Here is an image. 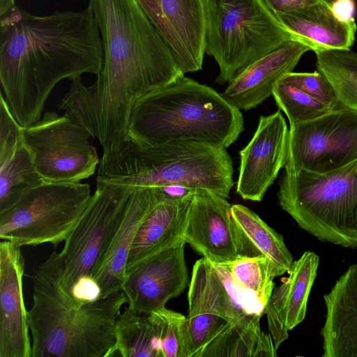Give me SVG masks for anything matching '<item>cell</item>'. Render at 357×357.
<instances>
[{
  "label": "cell",
  "mask_w": 357,
  "mask_h": 357,
  "mask_svg": "<svg viewBox=\"0 0 357 357\" xmlns=\"http://www.w3.org/2000/svg\"><path fill=\"white\" fill-rule=\"evenodd\" d=\"M0 17L1 93L21 126L41 119L60 81L100 73L102 39L89 6L36 16L15 6Z\"/></svg>",
  "instance_id": "6da1fadb"
},
{
  "label": "cell",
  "mask_w": 357,
  "mask_h": 357,
  "mask_svg": "<svg viewBox=\"0 0 357 357\" xmlns=\"http://www.w3.org/2000/svg\"><path fill=\"white\" fill-rule=\"evenodd\" d=\"M102 39L103 61L92 86L102 157L128 139L137 101L184 75L169 46L137 0H89Z\"/></svg>",
  "instance_id": "7a4b0ae2"
},
{
  "label": "cell",
  "mask_w": 357,
  "mask_h": 357,
  "mask_svg": "<svg viewBox=\"0 0 357 357\" xmlns=\"http://www.w3.org/2000/svg\"><path fill=\"white\" fill-rule=\"evenodd\" d=\"M240 109L213 89L180 77L135 103L128 139L140 144L192 140L227 148L243 131Z\"/></svg>",
  "instance_id": "3957f363"
},
{
  "label": "cell",
  "mask_w": 357,
  "mask_h": 357,
  "mask_svg": "<svg viewBox=\"0 0 357 357\" xmlns=\"http://www.w3.org/2000/svg\"><path fill=\"white\" fill-rule=\"evenodd\" d=\"M233 174L232 160L225 148L192 140L153 145L127 140L115 153L101 158L96 183L132 188L181 185L228 199Z\"/></svg>",
  "instance_id": "277c9868"
},
{
  "label": "cell",
  "mask_w": 357,
  "mask_h": 357,
  "mask_svg": "<svg viewBox=\"0 0 357 357\" xmlns=\"http://www.w3.org/2000/svg\"><path fill=\"white\" fill-rule=\"evenodd\" d=\"M33 305L27 312L31 357H107L115 344V327L124 291L82 306L65 303L50 283L35 274Z\"/></svg>",
  "instance_id": "5b68a950"
},
{
  "label": "cell",
  "mask_w": 357,
  "mask_h": 357,
  "mask_svg": "<svg viewBox=\"0 0 357 357\" xmlns=\"http://www.w3.org/2000/svg\"><path fill=\"white\" fill-rule=\"evenodd\" d=\"M278 198L302 229L323 242L357 248V159L334 171L283 172Z\"/></svg>",
  "instance_id": "8992f818"
},
{
  "label": "cell",
  "mask_w": 357,
  "mask_h": 357,
  "mask_svg": "<svg viewBox=\"0 0 357 357\" xmlns=\"http://www.w3.org/2000/svg\"><path fill=\"white\" fill-rule=\"evenodd\" d=\"M205 5L206 53L218 65V84L229 83L256 60L296 40L264 0H205Z\"/></svg>",
  "instance_id": "52a82bcc"
},
{
  "label": "cell",
  "mask_w": 357,
  "mask_h": 357,
  "mask_svg": "<svg viewBox=\"0 0 357 357\" xmlns=\"http://www.w3.org/2000/svg\"><path fill=\"white\" fill-rule=\"evenodd\" d=\"M133 189L96 183L89 204L61 251H54L38 266L36 274L50 283L64 302L83 305L73 298V289L80 279L91 277L125 216Z\"/></svg>",
  "instance_id": "ba28073f"
},
{
  "label": "cell",
  "mask_w": 357,
  "mask_h": 357,
  "mask_svg": "<svg viewBox=\"0 0 357 357\" xmlns=\"http://www.w3.org/2000/svg\"><path fill=\"white\" fill-rule=\"evenodd\" d=\"M92 195L88 183L43 182L0 212V238L21 247H56L75 227Z\"/></svg>",
  "instance_id": "9c48e42d"
},
{
  "label": "cell",
  "mask_w": 357,
  "mask_h": 357,
  "mask_svg": "<svg viewBox=\"0 0 357 357\" xmlns=\"http://www.w3.org/2000/svg\"><path fill=\"white\" fill-rule=\"evenodd\" d=\"M23 137L44 182H81L92 176L99 165L91 135L55 112H46L38 122L23 127Z\"/></svg>",
  "instance_id": "30bf717a"
},
{
  "label": "cell",
  "mask_w": 357,
  "mask_h": 357,
  "mask_svg": "<svg viewBox=\"0 0 357 357\" xmlns=\"http://www.w3.org/2000/svg\"><path fill=\"white\" fill-rule=\"evenodd\" d=\"M284 172L328 173L357 159V111L337 108L289 125Z\"/></svg>",
  "instance_id": "8fae6325"
},
{
  "label": "cell",
  "mask_w": 357,
  "mask_h": 357,
  "mask_svg": "<svg viewBox=\"0 0 357 357\" xmlns=\"http://www.w3.org/2000/svg\"><path fill=\"white\" fill-rule=\"evenodd\" d=\"M183 239L212 264L259 256L236 222L227 199L204 189L193 195Z\"/></svg>",
  "instance_id": "7c38bea8"
},
{
  "label": "cell",
  "mask_w": 357,
  "mask_h": 357,
  "mask_svg": "<svg viewBox=\"0 0 357 357\" xmlns=\"http://www.w3.org/2000/svg\"><path fill=\"white\" fill-rule=\"evenodd\" d=\"M185 75L202 68L206 53L205 0H137Z\"/></svg>",
  "instance_id": "4fadbf2b"
},
{
  "label": "cell",
  "mask_w": 357,
  "mask_h": 357,
  "mask_svg": "<svg viewBox=\"0 0 357 357\" xmlns=\"http://www.w3.org/2000/svg\"><path fill=\"white\" fill-rule=\"evenodd\" d=\"M289 129L280 110L261 116L248 144L240 151L236 192L243 199L260 202L284 167Z\"/></svg>",
  "instance_id": "5bb4252c"
},
{
  "label": "cell",
  "mask_w": 357,
  "mask_h": 357,
  "mask_svg": "<svg viewBox=\"0 0 357 357\" xmlns=\"http://www.w3.org/2000/svg\"><path fill=\"white\" fill-rule=\"evenodd\" d=\"M185 244L160 252L126 271L123 291L130 308L150 313L183 291L188 283Z\"/></svg>",
  "instance_id": "9a60e30c"
},
{
  "label": "cell",
  "mask_w": 357,
  "mask_h": 357,
  "mask_svg": "<svg viewBox=\"0 0 357 357\" xmlns=\"http://www.w3.org/2000/svg\"><path fill=\"white\" fill-rule=\"evenodd\" d=\"M24 259L21 246L0 243V357H31L22 279Z\"/></svg>",
  "instance_id": "2e32d148"
},
{
  "label": "cell",
  "mask_w": 357,
  "mask_h": 357,
  "mask_svg": "<svg viewBox=\"0 0 357 357\" xmlns=\"http://www.w3.org/2000/svg\"><path fill=\"white\" fill-rule=\"evenodd\" d=\"M165 199L160 187L134 188L125 216L91 274L100 288V298L123 290L126 263L138 229L146 216Z\"/></svg>",
  "instance_id": "e0dca14e"
},
{
  "label": "cell",
  "mask_w": 357,
  "mask_h": 357,
  "mask_svg": "<svg viewBox=\"0 0 357 357\" xmlns=\"http://www.w3.org/2000/svg\"><path fill=\"white\" fill-rule=\"evenodd\" d=\"M188 299L190 357H198L215 333L229 322L224 287L212 264L204 257L193 266Z\"/></svg>",
  "instance_id": "ac0fdd59"
},
{
  "label": "cell",
  "mask_w": 357,
  "mask_h": 357,
  "mask_svg": "<svg viewBox=\"0 0 357 357\" xmlns=\"http://www.w3.org/2000/svg\"><path fill=\"white\" fill-rule=\"evenodd\" d=\"M309 50L299 40L287 42L247 66L229 83L221 96L240 110L257 107L273 94L277 82L292 72Z\"/></svg>",
  "instance_id": "d6986e66"
},
{
  "label": "cell",
  "mask_w": 357,
  "mask_h": 357,
  "mask_svg": "<svg viewBox=\"0 0 357 357\" xmlns=\"http://www.w3.org/2000/svg\"><path fill=\"white\" fill-rule=\"evenodd\" d=\"M23 137V127L0 95V212L43 183Z\"/></svg>",
  "instance_id": "ffe728a7"
},
{
  "label": "cell",
  "mask_w": 357,
  "mask_h": 357,
  "mask_svg": "<svg viewBox=\"0 0 357 357\" xmlns=\"http://www.w3.org/2000/svg\"><path fill=\"white\" fill-rule=\"evenodd\" d=\"M324 298L322 356L357 357V264L347 268Z\"/></svg>",
  "instance_id": "44dd1931"
},
{
  "label": "cell",
  "mask_w": 357,
  "mask_h": 357,
  "mask_svg": "<svg viewBox=\"0 0 357 357\" xmlns=\"http://www.w3.org/2000/svg\"><path fill=\"white\" fill-rule=\"evenodd\" d=\"M331 0L296 10L275 14L284 28L311 50H349L356 32L354 21L339 20L331 8Z\"/></svg>",
  "instance_id": "7402d4cb"
},
{
  "label": "cell",
  "mask_w": 357,
  "mask_h": 357,
  "mask_svg": "<svg viewBox=\"0 0 357 357\" xmlns=\"http://www.w3.org/2000/svg\"><path fill=\"white\" fill-rule=\"evenodd\" d=\"M192 197L158 203L140 225L126 263V271L137 263L181 243Z\"/></svg>",
  "instance_id": "603a6c76"
},
{
  "label": "cell",
  "mask_w": 357,
  "mask_h": 357,
  "mask_svg": "<svg viewBox=\"0 0 357 357\" xmlns=\"http://www.w3.org/2000/svg\"><path fill=\"white\" fill-rule=\"evenodd\" d=\"M319 256L305 251L293 261L289 276L273 289L270 298L278 310L285 326L292 330L301 323L306 315L308 297L317 275Z\"/></svg>",
  "instance_id": "cb8c5ba5"
},
{
  "label": "cell",
  "mask_w": 357,
  "mask_h": 357,
  "mask_svg": "<svg viewBox=\"0 0 357 357\" xmlns=\"http://www.w3.org/2000/svg\"><path fill=\"white\" fill-rule=\"evenodd\" d=\"M115 337L107 357H162L158 332L149 313L125 307L116 323Z\"/></svg>",
  "instance_id": "d4e9b609"
},
{
  "label": "cell",
  "mask_w": 357,
  "mask_h": 357,
  "mask_svg": "<svg viewBox=\"0 0 357 357\" xmlns=\"http://www.w3.org/2000/svg\"><path fill=\"white\" fill-rule=\"evenodd\" d=\"M231 213L257 254L269 260L274 277L288 273L293 263V257L284 243L283 236L243 205H231Z\"/></svg>",
  "instance_id": "484cf974"
},
{
  "label": "cell",
  "mask_w": 357,
  "mask_h": 357,
  "mask_svg": "<svg viewBox=\"0 0 357 357\" xmlns=\"http://www.w3.org/2000/svg\"><path fill=\"white\" fill-rule=\"evenodd\" d=\"M314 53L317 70L331 84L340 108L357 111V52L349 49Z\"/></svg>",
  "instance_id": "4316f807"
},
{
  "label": "cell",
  "mask_w": 357,
  "mask_h": 357,
  "mask_svg": "<svg viewBox=\"0 0 357 357\" xmlns=\"http://www.w3.org/2000/svg\"><path fill=\"white\" fill-rule=\"evenodd\" d=\"M261 317L251 314L236 324L225 322L202 348L198 357H252L261 331Z\"/></svg>",
  "instance_id": "83f0119b"
},
{
  "label": "cell",
  "mask_w": 357,
  "mask_h": 357,
  "mask_svg": "<svg viewBox=\"0 0 357 357\" xmlns=\"http://www.w3.org/2000/svg\"><path fill=\"white\" fill-rule=\"evenodd\" d=\"M220 266L225 268L234 283L251 294L265 310L274 289L275 278L266 257H243Z\"/></svg>",
  "instance_id": "f1b7e54d"
},
{
  "label": "cell",
  "mask_w": 357,
  "mask_h": 357,
  "mask_svg": "<svg viewBox=\"0 0 357 357\" xmlns=\"http://www.w3.org/2000/svg\"><path fill=\"white\" fill-rule=\"evenodd\" d=\"M149 314L158 332L162 356L190 357L186 317L165 307Z\"/></svg>",
  "instance_id": "f546056e"
},
{
  "label": "cell",
  "mask_w": 357,
  "mask_h": 357,
  "mask_svg": "<svg viewBox=\"0 0 357 357\" xmlns=\"http://www.w3.org/2000/svg\"><path fill=\"white\" fill-rule=\"evenodd\" d=\"M68 91L58 105L68 119L98 139V123L95 94L91 86H86L81 77L70 80Z\"/></svg>",
  "instance_id": "4dcf8cb0"
},
{
  "label": "cell",
  "mask_w": 357,
  "mask_h": 357,
  "mask_svg": "<svg viewBox=\"0 0 357 357\" xmlns=\"http://www.w3.org/2000/svg\"><path fill=\"white\" fill-rule=\"evenodd\" d=\"M272 95L280 109L287 115L289 125L309 121L331 110L304 91L280 79L275 84Z\"/></svg>",
  "instance_id": "1f68e13d"
},
{
  "label": "cell",
  "mask_w": 357,
  "mask_h": 357,
  "mask_svg": "<svg viewBox=\"0 0 357 357\" xmlns=\"http://www.w3.org/2000/svg\"><path fill=\"white\" fill-rule=\"evenodd\" d=\"M280 79L301 89L331 109L340 108L331 84L318 70L314 73L291 72L283 75Z\"/></svg>",
  "instance_id": "d6a6232c"
},
{
  "label": "cell",
  "mask_w": 357,
  "mask_h": 357,
  "mask_svg": "<svg viewBox=\"0 0 357 357\" xmlns=\"http://www.w3.org/2000/svg\"><path fill=\"white\" fill-rule=\"evenodd\" d=\"M265 314L267 317L268 329L273 338L275 348L278 349L280 344L288 337V329L285 326L284 321L273 303L268 301L266 305Z\"/></svg>",
  "instance_id": "836d02e7"
},
{
  "label": "cell",
  "mask_w": 357,
  "mask_h": 357,
  "mask_svg": "<svg viewBox=\"0 0 357 357\" xmlns=\"http://www.w3.org/2000/svg\"><path fill=\"white\" fill-rule=\"evenodd\" d=\"M274 13H288L319 2L321 0H264Z\"/></svg>",
  "instance_id": "e575fe53"
},
{
  "label": "cell",
  "mask_w": 357,
  "mask_h": 357,
  "mask_svg": "<svg viewBox=\"0 0 357 357\" xmlns=\"http://www.w3.org/2000/svg\"><path fill=\"white\" fill-rule=\"evenodd\" d=\"M331 8L334 15L344 22L354 21V0H331Z\"/></svg>",
  "instance_id": "d590c367"
},
{
  "label": "cell",
  "mask_w": 357,
  "mask_h": 357,
  "mask_svg": "<svg viewBox=\"0 0 357 357\" xmlns=\"http://www.w3.org/2000/svg\"><path fill=\"white\" fill-rule=\"evenodd\" d=\"M276 351L271 335L261 331L252 357H275Z\"/></svg>",
  "instance_id": "8d00e7d4"
},
{
  "label": "cell",
  "mask_w": 357,
  "mask_h": 357,
  "mask_svg": "<svg viewBox=\"0 0 357 357\" xmlns=\"http://www.w3.org/2000/svg\"><path fill=\"white\" fill-rule=\"evenodd\" d=\"M15 6L14 0H0V16H2Z\"/></svg>",
  "instance_id": "74e56055"
}]
</instances>
